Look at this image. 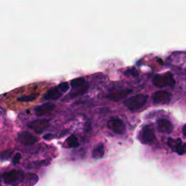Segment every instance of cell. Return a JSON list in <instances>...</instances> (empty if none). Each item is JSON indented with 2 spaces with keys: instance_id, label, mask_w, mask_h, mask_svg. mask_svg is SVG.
I'll list each match as a JSON object with an SVG mask.
<instances>
[{
  "instance_id": "1",
  "label": "cell",
  "mask_w": 186,
  "mask_h": 186,
  "mask_svg": "<svg viewBox=\"0 0 186 186\" xmlns=\"http://www.w3.org/2000/svg\"><path fill=\"white\" fill-rule=\"evenodd\" d=\"M148 100V96L146 95H135L124 100V105L132 111L140 109L146 105Z\"/></svg>"
},
{
  "instance_id": "2",
  "label": "cell",
  "mask_w": 186,
  "mask_h": 186,
  "mask_svg": "<svg viewBox=\"0 0 186 186\" xmlns=\"http://www.w3.org/2000/svg\"><path fill=\"white\" fill-rule=\"evenodd\" d=\"M2 178L6 184L9 185H16L20 183L24 180V174L20 171L11 170L4 173Z\"/></svg>"
},
{
  "instance_id": "3",
  "label": "cell",
  "mask_w": 186,
  "mask_h": 186,
  "mask_svg": "<svg viewBox=\"0 0 186 186\" xmlns=\"http://www.w3.org/2000/svg\"><path fill=\"white\" fill-rule=\"evenodd\" d=\"M156 140L153 129L149 126H145L140 133V140L143 144L152 145L156 142Z\"/></svg>"
},
{
  "instance_id": "4",
  "label": "cell",
  "mask_w": 186,
  "mask_h": 186,
  "mask_svg": "<svg viewBox=\"0 0 186 186\" xmlns=\"http://www.w3.org/2000/svg\"><path fill=\"white\" fill-rule=\"evenodd\" d=\"M175 81L170 74H163V75H156L153 79V84L157 87H165L172 86Z\"/></svg>"
},
{
  "instance_id": "5",
  "label": "cell",
  "mask_w": 186,
  "mask_h": 186,
  "mask_svg": "<svg viewBox=\"0 0 186 186\" xmlns=\"http://www.w3.org/2000/svg\"><path fill=\"white\" fill-rule=\"evenodd\" d=\"M108 127L111 129L113 133L118 135H123L126 132L125 124L120 119L111 118L107 123Z\"/></svg>"
},
{
  "instance_id": "6",
  "label": "cell",
  "mask_w": 186,
  "mask_h": 186,
  "mask_svg": "<svg viewBox=\"0 0 186 186\" xmlns=\"http://www.w3.org/2000/svg\"><path fill=\"white\" fill-rule=\"evenodd\" d=\"M50 125L49 121L45 119H41L32 121L28 124V126L31 129L33 130L36 134H40L45 130Z\"/></svg>"
},
{
  "instance_id": "7",
  "label": "cell",
  "mask_w": 186,
  "mask_h": 186,
  "mask_svg": "<svg viewBox=\"0 0 186 186\" xmlns=\"http://www.w3.org/2000/svg\"><path fill=\"white\" fill-rule=\"evenodd\" d=\"M171 98H172V95L170 92L166 91H158L154 93L153 100L154 103L164 105L170 103Z\"/></svg>"
},
{
  "instance_id": "8",
  "label": "cell",
  "mask_w": 186,
  "mask_h": 186,
  "mask_svg": "<svg viewBox=\"0 0 186 186\" xmlns=\"http://www.w3.org/2000/svg\"><path fill=\"white\" fill-rule=\"evenodd\" d=\"M18 140L22 144L30 146L37 142V137L28 132H21L18 134Z\"/></svg>"
},
{
  "instance_id": "9",
  "label": "cell",
  "mask_w": 186,
  "mask_h": 186,
  "mask_svg": "<svg viewBox=\"0 0 186 186\" xmlns=\"http://www.w3.org/2000/svg\"><path fill=\"white\" fill-rule=\"evenodd\" d=\"M55 108V104L53 103H44L43 105H41L37 106L35 108L34 111L37 116H42L44 115L48 114L54 111Z\"/></svg>"
},
{
  "instance_id": "10",
  "label": "cell",
  "mask_w": 186,
  "mask_h": 186,
  "mask_svg": "<svg viewBox=\"0 0 186 186\" xmlns=\"http://www.w3.org/2000/svg\"><path fill=\"white\" fill-rule=\"evenodd\" d=\"M158 129L162 133H170L173 130V125L169 120L161 119L158 121Z\"/></svg>"
},
{
  "instance_id": "11",
  "label": "cell",
  "mask_w": 186,
  "mask_h": 186,
  "mask_svg": "<svg viewBox=\"0 0 186 186\" xmlns=\"http://www.w3.org/2000/svg\"><path fill=\"white\" fill-rule=\"evenodd\" d=\"M61 97V93L58 87H53L46 92L44 95V98L47 100H55Z\"/></svg>"
},
{
  "instance_id": "12",
  "label": "cell",
  "mask_w": 186,
  "mask_h": 186,
  "mask_svg": "<svg viewBox=\"0 0 186 186\" xmlns=\"http://www.w3.org/2000/svg\"><path fill=\"white\" fill-rule=\"evenodd\" d=\"M104 153H105L104 146L102 143H99L93 149L92 156L94 159H101L103 157Z\"/></svg>"
},
{
  "instance_id": "13",
  "label": "cell",
  "mask_w": 186,
  "mask_h": 186,
  "mask_svg": "<svg viewBox=\"0 0 186 186\" xmlns=\"http://www.w3.org/2000/svg\"><path fill=\"white\" fill-rule=\"evenodd\" d=\"M128 90H122V91H116V92H114L111 94H110L107 97L109 98V99L114 100V101H118L121 98H123V97L126 96V95L129 94V92H131V90L128 91Z\"/></svg>"
},
{
  "instance_id": "14",
  "label": "cell",
  "mask_w": 186,
  "mask_h": 186,
  "mask_svg": "<svg viewBox=\"0 0 186 186\" xmlns=\"http://www.w3.org/2000/svg\"><path fill=\"white\" fill-rule=\"evenodd\" d=\"M85 84H86V81L85 79L83 77H79L77 79H74L71 81V86L72 87V88L74 90L77 88H82L85 86Z\"/></svg>"
},
{
  "instance_id": "15",
  "label": "cell",
  "mask_w": 186,
  "mask_h": 186,
  "mask_svg": "<svg viewBox=\"0 0 186 186\" xmlns=\"http://www.w3.org/2000/svg\"><path fill=\"white\" fill-rule=\"evenodd\" d=\"M167 144L168 146L170 147L171 149H172L174 152H176L177 150L179 148V147L183 144V142H182L181 139L178 138L176 140L172 139V138H169L168 142H167Z\"/></svg>"
},
{
  "instance_id": "16",
  "label": "cell",
  "mask_w": 186,
  "mask_h": 186,
  "mask_svg": "<svg viewBox=\"0 0 186 186\" xmlns=\"http://www.w3.org/2000/svg\"><path fill=\"white\" fill-rule=\"evenodd\" d=\"M66 143H68V146L70 148H77L79 146V140H78L77 137H76L74 135H71L68 139L66 140Z\"/></svg>"
},
{
  "instance_id": "17",
  "label": "cell",
  "mask_w": 186,
  "mask_h": 186,
  "mask_svg": "<svg viewBox=\"0 0 186 186\" xmlns=\"http://www.w3.org/2000/svg\"><path fill=\"white\" fill-rule=\"evenodd\" d=\"M36 98L37 96L35 95H31L22 96L20 98H18V100L20 102H31L34 100Z\"/></svg>"
},
{
  "instance_id": "18",
  "label": "cell",
  "mask_w": 186,
  "mask_h": 186,
  "mask_svg": "<svg viewBox=\"0 0 186 186\" xmlns=\"http://www.w3.org/2000/svg\"><path fill=\"white\" fill-rule=\"evenodd\" d=\"M58 88L60 91L65 92L68 90V89H69V85H68V84L67 82H62L58 85Z\"/></svg>"
},
{
  "instance_id": "19",
  "label": "cell",
  "mask_w": 186,
  "mask_h": 186,
  "mask_svg": "<svg viewBox=\"0 0 186 186\" xmlns=\"http://www.w3.org/2000/svg\"><path fill=\"white\" fill-rule=\"evenodd\" d=\"M176 153L179 154V155H183V154H185L186 153V143H183V144L179 147V148L177 150Z\"/></svg>"
},
{
  "instance_id": "20",
  "label": "cell",
  "mask_w": 186,
  "mask_h": 186,
  "mask_svg": "<svg viewBox=\"0 0 186 186\" xmlns=\"http://www.w3.org/2000/svg\"><path fill=\"white\" fill-rule=\"evenodd\" d=\"M12 151L11 152L10 150H5V151H4L2 153V160H6V159H9L10 158L11 155H12Z\"/></svg>"
},
{
  "instance_id": "21",
  "label": "cell",
  "mask_w": 186,
  "mask_h": 186,
  "mask_svg": "<svg viewBox=\"0 0 186 186\" xmlns=\"http://www.w3.org/2000/svg\"><path fill=\"white\" fill-rule=\"evenodd\" d=\"M21 159V154L18 153L15 154V156L13 157V159H12V163H13V164H18L20 162V160Z\"/></svg>"
},
{
  "instance_id": "22",
  "label": "cell",
  "mask_w": 186,
  "mask_h": 186,
  "mask_svg": "<svg viewBox=\"0 0 186 186\" xmlns=\"http://www.w3.org/2000/svg\"><path fill=\"white\" fill-rule=\"evenodd\" d=\"M54 137H55V135H54L53 134H52V133L46 134V135H44L43 136V138L44 140H51V139L54 138Z\"/></svg>"
},
{
  "instance_id": "23",
  "label": "cell",
  "mask_w": 186,
  "mask_h": 186,
  "mask_svg": "<svg viewBox=\"0 0 186 186\" xmlns=\"http://www.w3.org/2000/svg\"><path fill=\"white\" fill-rule=\"evenodd\" d=\"M183 134L185 136H186V124L185 126H183Z\"/></svg>"
}]
</instances>
